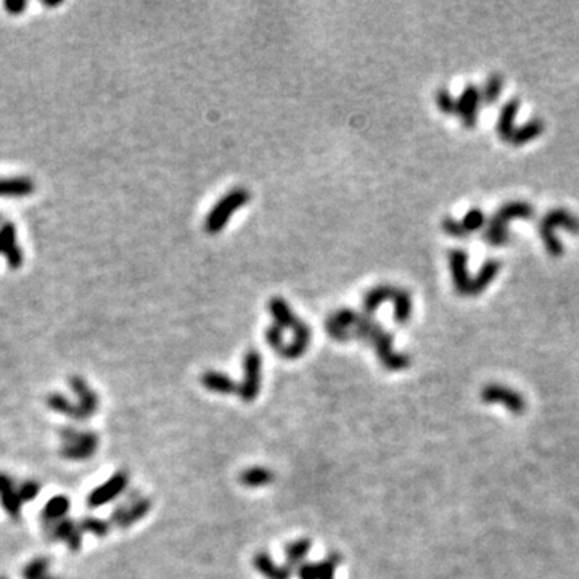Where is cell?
Masks as SVG:
<instances>
[{"label":"cell","instance_id":"obj_1","mask_svg":"<svg viewBox=\"0 0 579 579\" xmlns=\"http://www.w3.org/2000/svg\"><path fill=\"white\" fill-rule=\"evenodd\" d=\"M352 338L367 340L374 345L375 352L381 364L390 370H399L409 366V357L404 354H396L393 352V337L391 333L385 332L378 323L372 321V317L367 314H357V318L352 327Z\"/></svg>","mask_w":579,"mask_h":579},{"label":"cell","instance_id":"obj_2","mask_svg":"<svg viewBox=\"0 0 579 579\" xmlns=\"http://www.w3.org/2000/svg\"><path fill=\"white\" fill-rule=\"evenodd\" d=\"M385 301H391L395 304V321L398 323L404 326V323L409 322L410 316H412V298H410V293L407 290L388 285V283L376 285L366 293L362 301L364 311H366L364 314L372 316L376 308L381 303H385Z\"/></svg>","mask_w":579,"mask_h":579},{"label":"cell","instance_id":"obj_3","mask_svg":"<svg viewBox=\"0 0 579 579\" xmlns=\"http://www.w3.org/2000/svg\"><path fill=\"white\" fill-rule=\"evenodd\" d=\"M251 200V193L246 189H234L225 193L216 205H214L210 214L206 216L205 230L208 234L216 235L227 225L229 219L235 211H239L241 206H245Z\"/></svg>","mask_w":579,"mask_h":579},{"label":"cell","instance_id":"obj_4","mask_svg":"<svg viewBox=\"0 0 579 579\" xmlns=\"http://www.w3.org/2000/svg\"><path fill=\"white\" fill-rule=\"evenodd\" d=\"M61 455L68 460H85L95 454L98 448V436L94 431L78 430L66 426L60 431Z\"/></svg>","mask_w":579,"mask_h":579},{"label":"cell","instance_id":"obj_5","mask_svg":"<svg viewBox=\"0 0 579 579\" xmlns=\"http://www.w3.org/2000/svg\"><path fill=\"white\" fill-rule=\"evenodd\" d=\"M532 214V210L530 205H525V203H511V205L502 206L499 211L494 214V217L491 219L489 229L484 234L486 241H489L491 245L501 246L507 241V222L513 217H528Z\"/></svg>","mask_w":579,"mask_h":579},{"label":"cell","instance_id":"obj_6","mask_svg":"<svg viewBox=\"0 0 579 579\" xmlns=\"http://www.w3.org/2000/svg\"><path fill=\"white\" fill-rule=\"evenodd\" d=\"M557 225H563V227H568L570 230L576 232V234L579 230V221L576 217H573L570 213H566L563 210H557V211L550 213L541 224V235H542L544 243H546L547 250L552 254H559L561 251L560 241L555 239L554 234H552V230L557 227Z\"/></svg>","mask_w":579,"mask_h":579},{"label":"cell","instance_id":"obj_7","mask_svg":"<svg viewBox=\"0 0 579 579\" xmlns=\"http://www.w3.org/2000/svg\"><path fill=\"white\" fill-rule=\"evenodd\" d=\"M0 254L7 261L10 269H20L25 263V254L16 239V225L11 221H5L0 225Z\"/></svg>","mask_w":579,"mask_h":579},{"label":"cell","instance_id":"obj_8","mask_svg":"<svg viewBox=\"0 0 579 579\" xmlns=\"http://www.w3.org/2000/svg\"><path fill=\"white\" fill-rule=\"evenodd\" d=\"M243 369H245V378L239 388L243 401H253L259 393L261 383V354L258 351H248L243 357Z\"/></svg>","mask_w":579,"mask_h":579},{"label":"cell","instance_id":"obj_9","mask_svg":"<svg viewBox=\"0 0 579 579\" xmlns=\"http://www.w3.org/2000/svg\"><path fill=\"white\" fill-rule=\"evenodd\" d=\"M127 483H129V478H127V474L124 472L114 473L108 482L100 484L98 488L90 492L89 497H87V506L90 508H98L105 506L108 502H112L116 497L123 494Z\"/></svg>","mask_w":579,"mask_h":579},{"label":"cell","instance_id":"obj_10","mask_svg":"<svg viewBox=\"0 0 579 579\" xmlns=\"http://www.w3.org/2000/svg\"><path fill=\"white\" fill-rule=\"evenodd\" d=\"M44 530L47 532L49 539L52 541H61L71 550H79L80 542H83V531H80L79 525L74 523L73 520L63 518L55 523L44 525Z\"/></svg>","mask_w":579,"mask_h":579},{"label":"cell","instance_id":"obj_11","mask_svg":"<svg viewBox=\"0 0 579 579\" xmlns=\"http://www.w3.org/2000/svg\"><path fill=\"white\" fill-rule=\"evenodd\" d=\"M69 386H71V390L78 399L76 405L79 409L80 422L95 415L98 409V396L95 395V391L87 385V381L84 378H80V376L74 375L69 378Z\"/></svg>","mask_w":579,"mask_h":579},{"label":"cell","instance_id":"obj_12","mask_svg":"<svg viewBox=\"0 0 579 579\" xmlns=\"http://www.w3.org/2000/svg\"><path fill=\"white\" fill-rule=\"evenodd\" d=\"M483 401L491 404H503L513 414H521L525 410V401L517 391L511 390V388L499 386V385H489L483 390Z\"/></svg>","mask_w":579,"mask_h":579},{"label":"cell","instance_id":"obj_13","mask_svg":"<svg viewBox=\"0 0 579 579\" xmlns=\"http://www.w3.org/2000/svg\"><path fill=\"white\" fill-rule=\"evenodd\" d=\"M357 318V312L350 308H341L335 314L330 316L326 322L327 332L332 338L337 341H347L351 340L350 328L354 327V322Z\"/></svg>","mask_w":579,"mask_h":579},{"label":"cell","instance_id":"obj_14","mask_svg":"<svg viewBox=\"0 0 579 579\" xmlns=\"http://www.w3.org/2000/svg\"><path fill=\"white\" fill-rule=\"evenodd\" d=\"M482 100V92L474 85H468L457 100L455 113H459L462 123L467 127H473L478 123V108Z\"/></svg>","mask_w":579,"mask_h":579},{"label":"cell","instance_id":"obj_15","mask_svg":"<svg viewBox=\"0 0 579 579\" xmlns=\"http://www.w3.org/2000/svg\"><path fill=\"white\" fill-rule=\"evenodd\" d=\"M0 503L11 520H20L23 502L18 494V486L7 473H0Z\"/></svg>","mask_w":579,"mask_h":579},{"label":"cell","instance_id":"obj_16","mask_svg":"<svg viewBox=\"0 0 579 579\" xmlns=\"http://www.w3.org/2000/svg\"><path fill=\"white\" fill-rule=\"evenodd\" d=\"M150 511V501L148 499H137L132 503H124L116 508L113 512V523L118 528H127V526L134 525L136 521L143 518Z\"/></svg>","mask_w":579,"mask_h":579},{"label":"cell","instance_id":"obj_17","mask_svg":"<svg viewBox=\"0 0 579 579\" xmlns=\"http://www.w3.org/2000/svg\"><path fill=\"white\" fill-rule=\"evenodd\" d=\"M450 272H453L454 287L460 294H468L470 292V275L467 269V253L462 250H453L449 253Z\"/></svg>","mask_w":579,"mask_h":579},{"label":"cell","instance_id":"obj_18","mask_svg":"<svg viewBox=\"0 0 579 579\" xmlns=\"http://www.w3.org/2000/svg\"><path fill=\"white\" fill-rule=\"evenodd\" d=\"M36 190V184L29 177H0V198H23Z\"/></svg>","mask_w":579,"mask_h":579},{"label":"cell","instance_id":"obj_19","mask_svg":"<svg viewBox=\"0 0 579 579\" xmlns=\"http://www.w3.org/2000/svg\"><path fill=\"white\" fill-rule=\"evenodd\" d=\"M269 312H270V316L274 317L275 326H279L282 330H285V328L294 330L301 322V318L293 314V311L292 308H290V304L287 303V301L279 297L272 298L269 301Z\"/></svg>","mask_w":579,"mask_h":579},{"label":"cell","instance_id":"obj_20","mask_svg":"<svg viewBox=\"0 0 579 579\" xmlns=\"http://www.w3.org/2000/svg\"><path fill=\"white\" fill-rule=\"evenodd\" d=\"M68 511H69L68 497H63V496L54 497V499H50L47 503H45V507L42 511V525L55 523V521L66 518Z\"/></svg>","mask_w":579,"mask_h":579},{"label":"cell","instance_id":"obj_21","mask_svg":"<svg viewBox=\"0 0 579 579\" xmlns=\"http://www.w3.org/2000/svg\"><path fill=\"white\" fill-rule=\"evenodd\" d=\"M47 405L52 410H55L56 414L66 415L69 417V419L80 422V415H79V409H78L76 402H71L66 396L60 395V393H52V395H49Z\"/></svg>","mask_w":579,"mask_h":579},{"label":"cell","instance_id":"obj_22","mask_svg":"<svg viewBox=\"0 0 579 579\" xmlns=\"http://www.w3.org/2000/svg\"><path fill=\"white\" fill-rule=\"evenodd\" d=\"M497 270H499V263H497V261H488V263L482 268V270L478 272L477 277L470 282V292H468V294L482 293L497 275Z\"/></svg>","mask_w":579,"mask_h":579},{"label":"cell","instance_id":"obj_23","mask_svg":"<svg viewBox=\"0 0 579 579\" xmlns=\"http://www.w3.org/2000/svg\"><path fill=\"white\" fill-rule=\"evenodd\" d=\"M203 385H205L208 390L216 391V393H237L239 391V386L234 383L227 375L217 374V372H206L201 376Z\"/></svg>","mask_w":579,"mask_h":579},{"label":"cell","instance_id":"obj_24","mask_svg":"<svg viewBox=\"0 0 579 579\" xmlns=\"http://www.w3.org/2000/svg\"><path fill=\"white\" fill-rule=\"evenodd\" d=\"M517 112H518V102L517 100L508 102L501 112L499 123H497V131H499L501 137L506 138V141H511V137L513 136V132H515L513 121H515V114H517Z\"/></svg>","mask_w":579,"mask_h":579},{"label":"cell","instance_id":"obj_25","mask_svg":"<svg viewBox=\"0 0 579 579\" xmlns=\"http://www.w3.org/2000/svg\"><path fill=\"white\" fill-rule=\"evenodd\" d=\"M254 565H256V568L269 579H288L290 578V570L283 568V566H277L265 554H259L258 557L254 559Z\"/></svg>","mask_w":579,"mask_h":579},{"label":"cell","instance_id":"obj_26","mask_svg":"<svg viewBox=\"0 0 579 579\" xmlns=\"http://www.w3.org/2000/svg\"><path fill=\"white\" fill-rule=\"evenodd\" d=\"M241 483L250 486V488H256V486H263L272 482V473L265 468H251L245 473H241Z\"/></svg>","mask_w":579,"mask_h":579},{"label":"cell","instance_id":"obj_27","mask_svg":"<svg viewBox=\"0 0 579 579\" xmlns=\"http://www.w3.org/2000/svg\"><path fill=\"white\" fill-rule=\"evenodd\" d=\"M542 132V123L539 121H531L530 124H526L521 127V129L515 131L513 136L511 137L512 143H525L531 141V138L537 137Z\"/></svg>","mask_w":579,"mask_h":579},{"label":"cell","instance_id":"obj_28","mask_svg":"<svg viewBox=\"0 0 579 579\" xmlns=\"http://www.w3.org/2000/svg\"><path fill=\"white\" fill-rule=\"evenodd\" d=\"M50 563L47 559H36L31 563H28L23 570V578L25 579H44L49 576Z\"/></svg>","mask_w":579,"mask_h":579},{"label":"cell","instance_id":"obj_29","mask_svg":"<svg viewBox=\"0 0 579 579\" xmlns=\"http://www.w3.org/2000/svg\"><path fill=\"white\" fill-rule=\"evenodd\" d=\"M460 224H462L463 230L467 232V235H470L472 232H474V230H478V229L483 227V224H484V214H483V211H479V210L468 211V213L465 214V217H463L462 221H460Z\"/></svg>","mask_w":579,"mask_h":579},{"label":"cell","instance_id":"obj_30","mask_svg":"<svg viewBox=\"0 0 579 579\" xmlns=\"http://www.w3.org/2000/svg\"><path fill=\"white\" fill-rule=\"evenodd\" d=\"M79 528H80V531L94 532L95 536H105L108 532V530H109L107 521H103L100 518H95V517H85V518L80 520Z\"/></svg>","mask_w":579,"mask_h":579},{"label":"cell","instance_id":"obj_31","mask_svg":"<svg viewBox=\"0 0 579 579\" xmlns=\"http://www.w3.org/2000/svg\"><path fill=\"white\" fill-rule=\"evenodd\" d=\"M309 549H311V542L306 541V539L298 541V542L292 544V546H288L287 557H288L290 563H292V565L298 563V561L304 557L306 552H308Z\"/></svg>","mask_w":579,"mask_h":579},{"label":"cell","instance_id":"obj_32","mask_svg":"<svg viewBox=\"0 0 579 579\" xmlns=\"http://www.w3.org/2000/svg\"><path fill=\"white\" fill-rule=\"evenodd\" d=\"M434 98H436V105H438L439 109H441L443 113H448V114L455 113L457 100H454L453 95H450L448 90L439 89L436 92V97H434Z\"/></svg>","mask_w":579,"mask_h":579},{"label":"cell","instance_id":"obj_33","mask_svg":"<svg viewBox=\"0 0 579 579\" xmlns=\"http://www.w3.org/2000/svg\"><path fill=\"white\" fill-rule=\"evenodd\" d=\"M39 492H40V484L37 482H34V479H28V482L21 483L18 486V494H20V499L23 503L36 499Z\"/></svg>","mask_w":579,"mask_h":579},{"label":"cell","instance_id":"obj_34","mask_svg":"<svg viewBox=\"0 0 579 579\" xmlns=\"http://www.w3.org/2000/svg\"><path fill=\"white\" fill-rule=\"evenodd\" d=\"M502 89V79L499 76H492L488 79V83L484 85L483 90V98L484 102H494L497 97H499V92Z\"/></svg>","mask_w":579,"mask_h":579},{"label":"cell","instance_id":"obj_35","mask_svg":"<svg viewBox=\"0 0 579 579\" xmlns=\"http://www.w3.org/2000/svg\"><path fill=\"white\" fill-rule=\"evenodd\" d=\"M335 563L333 559L327 560L326 563L322 565H317V566H312V575H314L316 579H333V573H335Z\"/></svg>","mask_w":579,"mask_h":579},{"label":"cell","instance_id":"obj_36","mask_svg":"<svg viewBox=\"0 0 579 579\" xmlns=\"http://www.w3.org/2000/svg\"><path fill=\"white\" fill-rule=\"evenodd\" d=\"M443 229L448 235H453L457 237V239H462V237H468L467 232L463 230L462 224L459 221H455V219H450V217H446L443 221Z\"/></svg>","mask_w":579,"mask_h":579},{"label":"cell","instance_id":"obj_37","mask_svg":"<svg viewBox=\"0 0 579 579\" xmlns=\"http://www.w3.org/2000/svg\"><path fill=\"white\" fill-rule=\"evenodd\" d=\"M265 341L270 345V347H280L283 345V335H282V328L279 326H270L268 330H265Z\"/></svg>","mask_w":579,"mask_h":579},{"label":"cell","instance_id":"obj_38","mask_svg":"<svg viewBox=\"0 0 579 579\" xmlns=\"http://www.w3.org/2000/svg\"><path fill=\"white\" fill-rule=\"evenodd\" d=\"M29 7V2L25 0H20V2H13V0H8V2H4V8L8 11L10 15H21L23 11Z\"/></svg>","mask_w":579,"mask_h":579},{"label":"cell","instance_id":"obj_39","mask_svg":"<svg viewBox=\"0 0 579 579\" xmlns=\"http://www.w3.org/2000/svg\"><path fill=\"white\" fill-rule=\"evenodd\" d=\"M299 575L301 579H316L314 575H312V566H303V568L299 570Z\"/></svg>","mask_w":579,"mask_h":579},{"label":"cell","instance_id":"obj_40","mask_svg":"<svg viewBox=\"0 0 579 579\" xmlns=\"http://www.w3.org/2000/svg\"><path fill=\"white\" fill-rule=\"evenodd\" d=\"M42 5H44V7H47V8H55V7H60L61 2H44V0H42Z\"/></svg>","mask_w":579,"mask_h":579},{"label":"cell","instance_id":"obj_41","mask_svg":"<svg viewBox=\"0 0 579 579\" xmlns=\"http://www.w3.org/2000/svg\"><path fill=\"white\" fill-rule=\"evenodd\" d=\"M5 222V217L2 216V214H0V225H2Z\"/></svg>","mask_w":579,"mask_h":579},{"label":"cell","instance_id":"obj_42","mask_svg":"<svg viewBox=\"0 0 579 579\" xmlns=\"http://www.w3.org/2000/svg\"><path fill=\"white\" fill-rule=\"evenodd\" d=\"M0 579H7V578H5V576H0Z\"/></svg>","mask_w":579,"mask_h":579}]
</instances>
